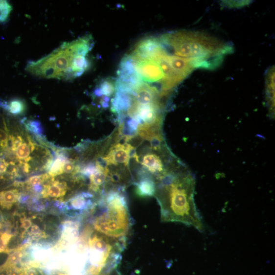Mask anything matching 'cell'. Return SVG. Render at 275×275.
I'll return each instance as SVG.
<instances>
[{"mask_svg": "<svg viewBox=\"0 0 275 275\" xmlns=\"http://www.w3.org/2000/svg\"><path fill=\"white\" fill-rule=\"evenodd\" d=\"M155 179V196L160 207L161 221L181 223L204 231L202 219L194 201L195 180L182 162L174 160Z\"/></svg>", "mask_w": 275, "mask_h": 275, "instance_id": "1", "label": "cell"}, {"mask_svg": "<svg viewBox=\"0 0 275 275\" xmlns=\"http://www.w3.org/2000/svg\"><path fill=\"white\" fill-rule=\"evenodd\" d=\"M160 42L177 56L189 59L195 68L214 69L233 47L216 37L198 31H180L162 35Z\"/></svg>", "mask_w": 275, "mask_h": 275, "instance_id": "2", "label": "cell"}, {"mask_svg": "<svg viewBox=\"0 0 275 275\" xmlns=\"http://www.w3.org/2000/svg\"><path fill=\"white\" fill-rule=\"evenodd\" d=\"M125 187H117L102 195L94 228L101 234L126 247L131 233V217Z\"/></svg>", "mask_w": 275, "mask_h": 275, "instance_id": "3", "label": "cell"}, {"mask_svg": "<svg viewBox=\"0 0 275 275\" xmlns=\"http://www.w3.org/2000/svg\"><path fill=\"white\" fill-rule=\"evenodd\" d=\"M93 47L91 36L64 43L51 54L35 61H30L27 71L34 76L58 80L74 79L72 69L75 60L81 55H89Z\"/></svg>", "mask_w": 275, "mask_h": 275, "instance_id": "4", "label": "cell"}, {"mask_svg": "<svg viewBox=\"0 0 275 275\" xmlns=\"http://www.w3.org/2000/svg\"><path fill=\"white\" fill-rule=\"evenodd\" d=\"M134 148L124 139L118 138L117 141L109 148L108 153L102 156L108 168L109 166L114 165L128 168L130 152Z\"/></svg>", "mask_w": 275, "mask_h": 275, "instance_id": "5", "label": "cell"}, {"mask_svg": "<svg viewBox=\"0 0 275 275\" xmlns=\"http://www.w3.org/2000/svg\"><path fill=\"white\" fill-rule=\"evenodd\" d=\"M93 196L89 192H82L75 196L67 203L62 204L61 208L70 217L83 215L94 205Z\"/></svg>", "mask_w": 275, "mask_h": 275, "instance_id": "6", "label": "cell"}, {"mask_svg": "<svg viewBox=\"0 0 275 275\" xmlns=\"http://www.w3.org/2000/svg\"><path fill=\"white\" fill-rule=\"evenodd\" d=\"M136 186V194L140 197L155 196L156 182L155 178L145 170L141 171L138 175L137 182L134 183Z\"/></svg>", "mask_w": 275, "mask_h": 275, "instance_id": "7", "label": "cell"}, {"mask_svg": "<svg viewBox=\"0 0 275 275\" xmlns=\"http://www.w3.org/2000/svg\"><path fill=\"white\" fill-rule=\"evenodd\" d=\"M169 60L173 70L182 82L196 69L193 62L189 59L169 54Z\"/></svg>", "mask_w": 275, "mask_h": 275, "instance_id": "8", "label": "cell"}, {"mask_svg": "<svg viewBox=\"0 0 275 275\" xmlns=\"http://www.w3.org/2000/svg\"><path fill=\"white\" fill-rule=\"evenodd\" d=\"M267 92L269 97L268 101L270 105V108L273 112V109L275 108V72L274 68H272L268 71L267 75Z\"/></svg>", "mask_w": 275, "mask_h": 275, "instance_id": "9", "label": "cell"}, {"mask_svg": "<svg viewBox=\"0 0 275 275\" xmlns=\"http://www.w3.org/2000/svg\"><path fill=\"white\" fill-rule=\"evenodd\" d=\"M18 193L16 190H11L0 192V205L4 207H10L18 199Z\"/></svg>", "mask_w": 275, "mask_h": 275, "instance_id": "10", "label": "cell"}, {"mask_svg": "<svg viewBox=\"0 0 275 275\" xmlns=\"http://www.w3.org/2000/svg\"><path fill=\"white\" fill-rule=\"evenodd\" d=\"M26 109V106L22 100L15 99L10 101L6 105L5 110L13 115H19L23 114Z\"/></svg>", "mask_w": 275, "mask_h": 275, "instance_id": "11", "label": "cell"}, {"mask_svg": "<svg viewBox=\"0 0 275 275\" xmlns=\"http://www.w3.org/2000/svg\"><path fill=\"white\" fill-rule=\"evenodd\" d=\"M67 160V158L64 156L59 155L54 161H53L49 168V174L52 176H55L63 173L62 167Z\"/></svg>", "mask_w": 275, "mask_h": 275, "instance_id": "12", "label": "cell"}, {"mask_svg": "<svg viewBox=\"0 0 275 275\" xmlns=\"http://www.w3.org/2000/svg\"><path fill=\"white\" fill-rule=\"evenodd\" d=\"M49 249L41 245L34 246L31 251L32 255L36 260L45 259L49 255Z\"/></svg>", "mask_w": 275, "mask_h": 275, "instance_id": "13", "label": "cell"}, {"mask_svg": "<svg viewBox=\"0 0 275 275\" xmlns=\"http://www.w3.org/2000/svg\"><path fill=\"white\" fill-rule=\"evenodd\" d=\"M12 7L6 1H0V23H4L8 19Z\"/></svg>", "mask_w": 275, "mask_h": 275, "instance_id": "14", "label": "cell"}, {"mask_svg": "<svg viewBox=\"0 0 275 275\" xmlns=\"http://www.w3.org/2000/svg\"><path fill=\"white\" fill-rule=\"evenodd\" d=\"M64 187L58 183H55L48 187L47 194L51 197L58 198L64 194Z\"/></svg>", "mask_w": 275, "mask_h": 275, "instance_id": "15", "label": "cell"}, {"mask_svg": "<svg viewBox=\"0 0 275 275\" xmlns=\"http://www.w3.org/2000/svg\"><path fill=\"white\" fill-rule=\"evenodd\" d=\"M101 90L103 95L109 97L114 94L115 91V87L113 83L108 80L102 82L99 87Z\"/></svg>", "mask_w": 275, "mask_h": 275, "instance_id": "16", "label": "cell"}, {"mask_svg": "<svg viewBox=\"0 0 275 275\" xmlns=\"http://www.w3.org/2000/svg\"><path fill=\"white\" fill-rule=\"evenodd\" d=\"M62 171L66 173H77L80 171L79 166L75 167L74 162L71 160H67L62 167Z\"/></svg>", "mask_w": 275, "mask_h": 275, "instance_id": "17", "label": "cell"}, {"mask_svg": "<svg viewBox=\"0 0 275 275\" xmlns=\"http://www.w3.org/2000/svg\"><path fill=\"white\" fill-rule=\"evenodd\" d=\"M28 128L33 133L37 135H41L43 130L40 122L37 121H31L28 124Z\"/></svg>", "mask_w": 275, "mask_h": 275, "instance_id": "18", "label": "cell"}, {"mask_svg": "<svg viewBox=\"0 0 275 275\" xmlns=\"http://www.w3.org/2000/svg\"><path fill=\"white\" fill-rule=\"evenodd\" d=\"M10 239V235L4 233L0 236V253L3 252L5 251L6 245Z\"/></svg>", "mask_w": 275, "mask_h": 275, "instance_id": "19", "label": "cell"}, {"mask_svg": "<svg viewBox=\"0 0 275 275\" xmlns=\"http://www.w3.org/2000/svg\"><path fill=\"white\" fill-rule=\"evenodd\" d=\"M43 176H34L29 180L28 183L33 186L36 184H40L43 181Z\"/></svg>", "mask_w": 275, "mask_h": 275, "instance_id": "20", "label": "cell"}, {"mask_svg": "<svg viewBox=\"0 0 275 275\" xmlns=\"http://www.w3.org/2000/svg\"><path fill=\"white\" fill-rule=\"evenodd\" d=\"M31 222L29 220H24L22 223V227L24 229H28L30 228Z\"/></svg>", "mask_w": 275, "mask_h": 275, "instance_id": "21", "label": "cell"}, {"mask_svg": "<svg viewBox=\"0 0 275 275\" xmlns=\"http://www.w3.org/2000/svg\"><path fill=\"white\" fill-rule=\"evenodd\" d=\"M41 230L40 228L37 226H34L32 227L31 232L33 234H38L40 232Z\"/></svg>", "mask_w": 275, "mask_h": 275, "instance_id": "22", "label": "cell"}, {"mask_svg": "<svg viewBox=\"0 0 275 275\" xmlns=\"http://www.w3.org/2000/svg\"><path fill=\"white\" fill-rule=\"evenodd\" d=\"M34 189L36 192H41L43 190V187L40 184H36L34 185Z\"/></svg>", "mask_w": 275, "mask_h": 275, "instance_id": "23", "label": "cell"}]
</instances>
